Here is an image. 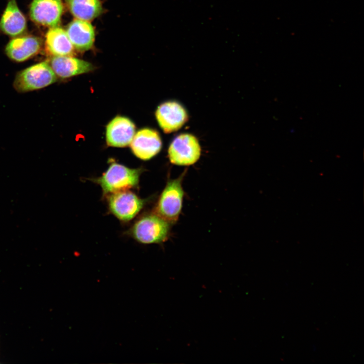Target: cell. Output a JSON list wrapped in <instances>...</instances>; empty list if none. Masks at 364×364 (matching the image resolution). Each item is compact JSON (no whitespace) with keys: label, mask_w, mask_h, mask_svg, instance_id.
Returning <instances> with one entry per match:
<instances>
[{"label":"cell","mask_w":364,"mask_h":364,"mask_svg":"<svg viewBox=\"0 0 364 364\" xmlns=\"http://www.w3.org/2000/svg\"><path fill=\"white\" fill-rule=\"evenodd\" d=\"M46 48L53 56H71L74 48L66 31L57 26L51 27L46 35Z\"/></svg>","instance_id":"15"},{"label":"cell","mask_w":364,"mask_h":364,"mask_svg":"<svg viewBox=\"0 0 364 364\" xmlns=\"http://www.w3.org/2000/svg\"><path fill=\"white\" fill-rule=\"evenodd\" d=\"M42 42L37 37L26 36L11 40L5 52L8 57L16 62L25 61L35 56L40 51Z\"/></svg>","instance_id":"11"},{"label":"cell","mask_w":364,"mask_h":364,"mask_svg":"<svg viewBox=\"0 0 364 364\" xmlns=\"http://www.w3.org/2000/svg\"><path fill=\"white\" fill-rule=\"evenodd\" d=\"M130 145L132 153L136 157L147 160L160 152L162 142L156 130L145 128L135 133Z\"/></svg>","instance_id":"9"},{"label":"cell","mask_w":364,"mask_h":364,"mask_svg":"<svg viewBox=\"0 0 364 364\" xmlns=\"http://www.w3.org/2000/svg\"><path fill=\"white\" fill-rule=\"evenodd\" d=\"M170 232V223L156 213L147 214L138 219L130 233L138 242L160 243L166 241Z\"/></svg>","instance_id":"3"},{"label":"cell","mask_w":364,"mask_h":364,"mask_svg":"<svg viewBox=\"0 0 364 364\" xmlns=\"http://www.w3.org/2000/svg\"><path fill=\"white\" fill-rule=\"evenodd\" d=\"M63 11L61 0H33L29 15L35 23L51 28L59 24Z\"/></svg>","instance_id":"7"},{"label":"cell","mask_w":364,"mask_h":364,"mask_svg":"<svg viewBox=\"0 0 364 364\" xmlns=\"http://www.w3.org/2000/svg\"><path fill=\"white\" fill-rule=\"evenodd\" d=\"M56 75L48 62L29 66L18 72L13 86L19 93H26L44 88L56 81Z\"/></svg>","instance_id":"4"},{"label":"cell","mask_w":364,"mask_h":364,"mask_svg":"<svg viewBox=\"0 0 364 364\" xmlns=\"http://www.w3.org/2000/svg\"><path fill=\"white\" fill-rule=\"evenodd\" d=\"M0 29L12 37L22 34L26 29V20L16 0H9L0 20Z\"/></svg>","instance_id":"14"},{"label":"cell","mask_w":364,"mask_h":364,"mask_svg":"<svg viewBox=\"0 0 364 364\" xmlns=\"http://www.w3.org/2000/svg\"><path fill=\"white\" fill-rule=\"evenodd\" d=\"M72 15L76 19L89 21L100 16L103 7L100 0H65Z\"/></svg>","instance_id":"16"},{"label":"cell","mask_w":364,"mask_h":364,"mask_svg":"<svg viewBox=\"0 0 364 364\" xmlns=\"http://www.w3.org/2000/svg\"><path fill=\"white\" fill-rule=\"evenodd\" d=\"M50 65L56 76L66 78L92 71L94 65L70 56H53Z\"/></svg>","instance_id":"12"},{"label":"cell","mask_w":364,"mask_h":364,"mask_svg":"<svg viewBox=\"0 0 364 364\" xmlns=\"http://www.w3.org/2000/svg\"><path fill=\"white\" fill-rule=\"evenodd\" d=\"M142 171L141 168H130L113 162L106 171L95 180L105 195H110L136 187Z\"/></svg>","instance_id":"1"},{"label":"cell","mask_w":364,"mask_h":364,"mask_svg":"<svg viewBox=\"0 0 364 364\" xmlns=\"http://www.w3.org/2000/svg\"><path fill=\"white\" fill-rule=\"evenodd\" d=\"M185 173L169 180L156 204L154 213L170 223L175 222L181 211L184 195L181 183Z\"/></svg>","instance_id":"2"},{"label":"cell","mask_w":364,"mask_h":364,"mask_svg":"<svg viewBox=\"0 0 364 364\" xmlns=\"http://www.w3.org/2000/svg\"><path fill=\"white\" fill-rule=\"evenodd\" d=\"M108 204L110 212L122 221L134 218L143 208L145 201L134 193L123 191L108 195Z\"/></svg>","instance_id":"6"},{"label":"cell","mask_w":364,"mask_h":364,"mask_svg":"<svg viewBox=\"0 0 364 364\" xmlns=\"http://www.w3.org/2000/svg\"><path fill=\"white\" fill-rule=\"evenodd\" d=\"M135 132V126L129 118L117 116L106 128V141L109 146L125 147L129 145Z\"/></svg>","instance_id":"10"},{"label":"cell","mask_w":364,"mask_h":364,"mask_svg":"<svg viewBox=\"0 0 364 364\" xmlns=\"http://www.w3.org/2000/svg\"><path fill=\"white\" fill-rule=\"evenodd\" d=\"M155 116L160 127L166 133L178 130L188 120L185 109L175 101L160 104L156 111Z\"/></svg>","instance_id":"8"},{"label":"cell","mask_w":364,"mask_h":364,"mask_svg":"<svg viewBox=\"0 0 364 364\" xmlns=\"http://www.w3.org/2000/svg\"><path fill=\"white\" fill-rule=\"evenodd\" d=\"M66 33L74 49L84 52L92 48L95 33L91 23L87 21L76 19L67 26Z\"/></svg>","instance_id":"13"},{"label":"cell","mask_w":364,"mask_h":364,"mask_svg":"<svg viewBox=\"0 0 364 364\" xmlns=\"http://www.w3.org/2000/svg\"><path fill=\"white\" fill-rule=\"evenodd\" d=\"M201 151L199 143L195 136L183 133L177 136L170 144L168 156L170 162L173 164L189 166L199 160Z\"/></svg>","instance_id":"5"}]
</instances>
